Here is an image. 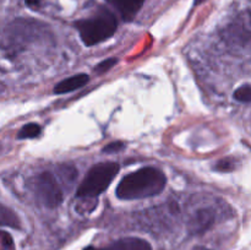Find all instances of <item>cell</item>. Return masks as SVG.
Listing matches in <instances>:
<instances>
[{
  "label": "cell",
  "mask_w": 251,
  "mask_h": 250,
  "mask_svg": "<svg viewBox=\"0 0 251 250\" xmlns=\"http://www.w3.org/2000/svg\"><path fill=\"white\" fill-rule=\"evenodd\" d=\"M83 250H152V248L147 240L136 237H126L115 240L107 247H88Z\"/></svg>",
  "instance_id": "6"
},
{
  "label": "cell",
  "mask_w": 251,
  "mask_h": 250,
  "mask_svg": "<svg viewBox=\"0 0 251 250\" xmlns=\"http://www.w3.org/2000/svg\"><path fill=\"white\" fill-rule=\"evenodd\" d=\"M166 184L163 172L153 167H145L125 175L118 184L115 194L120 200H142L159 195Z\"/></svg>",
  "instance_id": "1"
},
{
  "label": "cell",
  "mask_w": 251,
  "mask_h": 250,
  "mask_svg": "<svg viewBox=\"0 0 251 250\" xmlns=\"http://www.w3.org/2000/svg\"><path fill=\"white\" fill-rule=\"evenodd\" d=\"M75 27L83 43L92 47L107 41L115 33L118 28V20L112 11L100 9L93 16L76 21Z\"/></svg>",
  "instance_id": "2"
},
{
  "label": "cell",
  "mask_w": 251,
  "mask_h": 250,
  "mask_svg": "<svg viewBox=\"0 0 251 250\" xmlns=\"http://www.w3.org/2000/svg\"><path fill=\"white\" fill-rule=\"evenodd\" d=\"M117 63H118V60H117V59H114V58L105 59L104 61H102V63H100L97 66H96L95 71L97 74L107 73V71L110 70V69H112L113 66H114Z\"/></svg>",
  "instance_id": "13"
},
{
  "label": "cell",
  "mask_w": 251,
  "mask_h": 250,
  "mask_svg": "<svg viewBox=\"0 0 251 250\" xmlns=\"http://www.w3.org/2000/svg\"><path fill=\"white\" fill-rule=\"evenodd\" d=\"M37 198L48 208H55L63 201V191L50 172H43L36 178Z\"/></svg>",
  "instance_id": "5"
},
{
  "label": "cell",
  "mask_w": 251,
  "mask_h": 250,
  "mask_svg": "<svg viewBox=\"0 0 251 250\" xmlns=\"http://www.w3.org/2000/svg\"><path fill=\"white\" fill-rule=\"evenodd\" d=\"M37 26L38 22L15 20L0 32V48L7 53L21 50L37 36V32L41 29V27Z\"/></svg>",
  "instance_id": "4"
},
{
  "label": "cell",
  "mask_w": 251,
  "mask_h": 250,
  "mask_svg": "<svg viewBox=\"0 0 251 250\" xmlns=\"http://www.w3.org/2000/svg\"><path fill=\"white\" fill-rule=\"evenodd\" d=\"M206 0H195V6H198V5L202 4V2H205Z\"/></svg>",
  "instance_id": "18"
},
{
  "label": "cell",
  "mask_w": 251,
  "mask_h": 250,
  "mask_svg": "<svg viewBox=\"0 0 251 250\" xmlns=\"http://www.w3.org/2000/svg\"><path fill=\"white\" fill-rule=\"evenodd\" d=\"M107 1L118 10L123 19L129 21L136 16L145 0H107Z\"/></svg>",
  "instance_id": "8"
},
{
  "label": "cell",
  "mask_w": 251,
  "mask_h": 250,
  "mask_svg": "<svg viewBox=\"0 0 251 250\" xmlns=\"http://www.w3.org/2000/svg\"><path fill=\"white\" fill-rule=\"evenodd\" d=\"M234 98L240 103H250L251 100V86L249 83L240 86L234 92Z\"/></svg>",
  "instance_id": "12"
},
{
  "label": "cell",
  "mask_w": 251,
  "mask_h": 250,
  "mask_svg": "<svg viewBox=\"0 0 251 250\" xmlns=\"http://www.w3.org/2000/svg\"><path fill=\"white\" fill-rule=\"evenodd\" d=\"M25 1L32 9H38L39 7V0H25Z\"/></svg>",
  "instance_id": "16"
},
{
  "label": "cell",
  "mask_w": 251,
  "mask_h": 250,
  "mask_svg": "<svg viewBox=\"0 0 251 250\" xmlns=\"http://www.w3.org/2000/svg\"><path fill=\"white\" fill-rule=\"evenodd\" d=\"M119 173V164L117 162H102L88 171L76 191L80 199H96L100 195Z\"/></svg>",
  "instance_id": "3"
},
{
  "label": "cell",
  "mask_w": 251,
  "mask_h": 250,
  "mask_svg": "<svg viewBox=\"0 0 251 250\" xmlns=\"http://www.w3.org/2000/svg\"><path fill=\"white\" fill-rule=\"evenodd\" d=\"M125 145L123 144V142L120 141H117V142H110V144H108L107 146L103 149V152H105V153H110V152H117V151H120L122 149H124Z\"/></svg>",
  "instance_id": "14"
},
{
  "label": "cell",
  "mask_w": 251,
  "mask_h": 250,
  "mask_svg": "<svg viewBox=\"0 0 251 250\" xmlns=\"http://www.w3.org/2000/svg\"><path fill=\"white\" fill-rule=\"evenodd\" d=\"M41 134V126L36 123H29V124L24 125L21 130L17 134V139L26 140V139H34Z\"/></svg>",
  "instance_id": "11"
},
{
  "label": "cell",
  "mask_w": 251,
  "mask_h": 250,
  "mask_svg": "<svg viewBox=\"0 0 251 250\" xmlns=\"http://www.w3.org/2000/svg\"><path fill=\"white\" fill-rule=\"evenodd\" d=\"M0 225H7V227L12 228L20 227V220L15 215L14 211L2 205H0Z\"/></svg>",
  "instance_id": "10"
},
{
  "label": "cell",
  "mask_w": 251,
  "mask_h": 250,
  "mask_svg": "<svg viewBox=\"0 0 251 250\" xmlns=\"http://www.w3.org/2000/svg\"><path fill=\"white\" fill-rule=\"evenodd\" d=\"M217 169L218 171L222 172H227V171H232L233 169V161L232 159H223V161H220L217 164Z\"/></svg>",
  "instance_id": "15"
},
{
  "label": "cell",
  "mask_w": 251,
  "mask_h": 250,
  "mask_svg": "<svg viewBox=\"0 0 251 250\" xmlns=\"http://www.w3.org/2000/svg\"><path fill=\"white\" fill-rule=\"evenodd\" d=\"M193 250H211V249H207V248H205V247H196V248H194Z\"/></svg>",
  "instance_id": "17"
},
{
  "label": "cell",
  "mask_w": 251,
  "mask_h": 250,
  "mask_svg": "<svg viewBox=\"0 0 251 250\" xmlns=\"http://www.w3.org/2000/svg\"><path fill=\"white\" fill-rule=\"evenodd\" d=\"M88 81H90V77L86 74H77V75L70 76V77L56 83L55 87H54V93L55 95H64V93L73 92V91L78 90V88L87 85Z\"/></svg>",
  "instance_id": "9"
},
{
  "label": "cell",
  "mask_w": 251,
  "mask_h": 250,
  "mask_svg": "<svg viewBox=\"0 0 251 250\" xmlns=\"http://www.w3.org/2000/svg\"><path fill=\"white\" fill-rule=\"evenodd\" d=\"M213 222H215V212L212 208L199 210L189 223V232L191 234L205 233L213 225Z\"/></svg>",
  "instance_id": "7"
}]
</instances>
